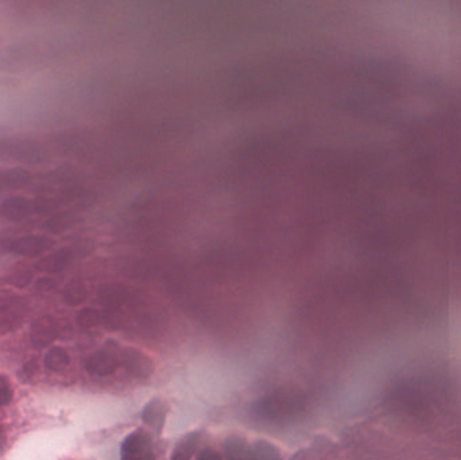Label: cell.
Segmentation results:
<instances>
[{"mask_svg":"<svg viewBox=\"0 0 461 460\" xmlns=\"http://www.w3.org/2000/svg\"><path fill=\"white\" fill-rule=\"evenodd\" d=\"M58 331H60L58 324L54 317H51V316L40 317L31 325V331H30L31 344L35 348L42 350L55 340V338L58 337Z\"/></svg>","mask_w":461,"mask_h":460,"instance_id":"obj_1","label":"cell"},{"mask_svg":"<svg viewBox=\"0 0 461 460\" xmlns=\"http://www.w3.org/2000/svg\"><path fill=\"white\" fill-rule=\"evenodd\" d=\"M54 242L48 237L40 235H30L17 239L12 244V250L21 255L27 257H37L45 254L48 250L53 247Z\"/></svg>","mask_w":461,"mask_h":460,"instance_id":"obj_2","label":"cell"},{"mask_svg":"<svg viewBox=\"0 0 461 460\" xmlns=\"http://www.w3.org/2000/svg\"><path fill=\"white\" fill-rule=\"evenodd\" d=\"M116 358L105 351H96L88 357L85 362V368L89 374L98 377H108L114 374L118 368Z\"/></svg>","mask_w":461,"mask_h":460,"instance_id":"obj_3","label":"cell"},{"mask_svg":"<svg viewBox=\"0 0 461 460\" xmlns=\"http://www.w3.org/2000/svg\"><path fill=\"white\" fill-rule=\"evenodd\" d=\"M150 445H151L150 436L146 432L137 431V432L128 435L123 441L121 457L124 459L145 457L146 452L150 450Z\"/></svg>","mask_w":461,"mask_h":460,"instance_id":"obj_4","label":"cell"},{"mask_svg":"<svg viewBox=\"0 0 461 460\" xmlns=\"http://www.w3.org/2000/svg\"><path fill=\"white\" fill-rule=\"evenodd\" d=\"M123 362L132 374H135L139 378H147L153 373L151 361L141 351L132 348L125 350V352L123 354Z\"/></svg>","mask_w":461,"mask_h":460,"instance_id":"obj_5","label":"cell"},{"mask_svg":"<svg viewBox=\"0 0 461 460\" xmlns=\"http://www.w3.org/2000/svg\"><path fill=\"white\" fill-rule=\"evenodd\" d=\"M31 211V204L24 197H11L0 205V214L8 220L19 221Z\"/></svg>","mask_w":461,"mask_h":460,"instance_id":"obj_6","label":"cell"},{"mask_svg":"<svg viewBox=\"0 0 461 460\" xmlns=\"http://www.w3.org/2000/svg\"><path fill=\"white\" fill-rule=\"evenodd\" d=\"M72 261V251L68 248H61L48 257H44L38 262V270L45 273H57L64 270Z\"/></svg>","mask_w":461,"mask_h":460,"instance_id":"obj_7","label":"cell"},{"mask_svg":"<svg viewBox=\"0 0 461 460\" xmlns=\"http://www.w3.org/2000/svg\"><path fill=\"white\" fill-rule=\"evenodd\" d=\"M166 412H168V409H166L165 402L161 401L159 398H154L153 401H150L146 405L142 418L147 425L161 429L165 423Z\"/></svg>","mask_w":461,"mask_h":460,"instance_id":"obj_8","label":"cell"},{"mask_svg":"<svg viewBox=\"0 0 461 460\" xmlns=\"http://www.w3.org/2000/svg\"><path fill=\"white\" fill-rule=\"evenodd\" d=\"M69 362H71L69 354L67 352L65 348L58 347V346L49 348V351L44 358L45 367L51 371H61L69 366Z\"/></svg>","mask_w":461,"mask_h":460,"instance_id":"obj_9","label":"cell"},{"mask_svg":"<svg viewBox=\"0 0 461 460\" xmlns=\"http://www.w3.org/2000/svg\"><path fill=\"white\" fill-rule=\"evenodd\" d=\"M87 294H88V291H87V287L82 284V281L80 280H72L64 289V301L71 305V307H76V305H80L85 301L87 298Z\"/></svg>","mask_w":461,"mask_h":460,"instance_id":"obj_10","label":"cell"},{"mask_svg":"<svg viewBox=\"0 0 461 460\" xmlns=\"http://www.w3.org/2000/svg\"><path fill=\"white\" fill-rule=\"evenodd\" d=\"M197 445H198V436L195 434L184 437L181 443L175 447L173 458H180V459L191 458L192 454L197 450Z\"/></svg>","mask_w":461,"mask_h":460,"instance_id":"obj_11","label":"cell"},{"mask_svg":"<svg viewBox=\"0 0 461 460\" xmlns=\"http://www.w3.org/2000/svg\"><path fill=\"white\" fill-rule=\"evenodd\" d=\"M100 320H101V316L95 308H84L77 314V321L84 328L96 327L97 324L100 323Z\"/></svg>","mask_w":461,"mask_h":460,"instance_id":"obj_12","label":"cell"},{"mask_svg":"<svg viewBox=\"0 0 461 460\" xmlns=\"http://www.w3.org/2000/svg\"><path fill=\"white\" fill-rule=\"evenodd\" d=\"M225 447V451L229 457H234V458H239V457H244L245 455V451H247V445H245V441L238 436H231L228 437V440L225 441L224 444Z\"/></svg>","mask_w":461,"mask_h":460,"instance_id":"obj_13","label":"cell"},{"mask_svg":"<svg viewBox=\"0 0 461 460\" xmlns=\"http://www.w3.org/2000/svg\"><path fill=\"white\" fill-rule=\"evenodd\" d=\"M252 452H254L252 455L256 458H278L279 457L278 450L266 441H256L254 444Z\"/></svg>","mask_w":461,"mask_h":460,"instance_id":"obj_14","label":"cell"},{"mask_svg":"<svg viewBox=\"0 0 461 460\" xmlns=\"http://www.w3.org/2000/svg\"><path fill=\"white\" fill-rule=\"evenodd\" d=\"M121 289L115 287V285H110V287H103V289H100V297L104 303L108 304H118L123 298L121 294Z\"/></svg>","mask_w":461,"mask_h":460,"instance_id":"obj_15","label":"cell"},{"mask_svg":"<svg viewBox=\"0 0 461 460\" xmlns=\"http://www.w3.org/2000/svg\"><path fill=\"white\" fill-rule=\"evenodd\" d=\"M12 400V389L10 384L0 377V405H7Z\"/></svg>","mask_w":461,"mask_h":460,"instance_id":"obj_16","label":"cell"},{"mask_svg":"<svg viewBox=\"0 0 461 460\" xmlns=\"http://www.w3.org/2000/svg\"><path fill=\"white\" fill-rule=\"evenodd\" d=\"M197 458H200V459H207V458H220V455H218V452L215 451V450H212V448H205V450H202L198 455H197Z\"/></svg>","mask_w":461,"mask_h":460,"instance_id":"obj_17","label":"cell"},{"mask_svg":"<svg viewBox=\"0 0 461 460\" xmlns=\"http://www.w3.org/2000/svg\"><path fill=\"white\" fill-rule=\"evenodd\" d=\"M6 443H7V435H6V431L3 429V427H0V452L3 451V448L6 447Z\"/></svg>","mask_w":461,"mask_h":460,"instance_id":"obj_18","label":"cell"}]
</instances>
